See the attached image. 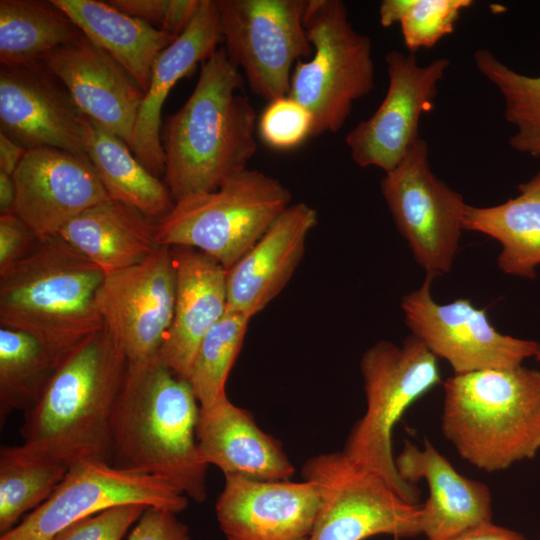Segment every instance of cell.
Wrapping results in <instances>:
<instances>
[{"label": "cell", "mask_w": 540, "mask_h": 540, "mask_svg": "<svg viewBox=\"0 0 540 540\" xmlns=\"http://www.w3.org/2000/svg\"><path fill=\"white\" fill-rule=\"evenodd\" d=\"M200 405L187 379L157 355L128 361L111 417V465L161 478L186 497H207L196 437Z\"/></svg>", "instance_id": "cell-1"}, {"label": "cell", "mask_w": 540, "mask_h": 540, "mask_svg": "<svg viewBox=\"0 0 540 540\" xmlns=\"http://www.w3.org/2000/svg\"><path fill=\"white\" fill-rule=\"evenodd\" d=\"M244 81L225 48H217L201 63L189 98L166 119L164 182L174 202L217 189L256 153V113L242 93Z\"/></svg>", "instance_id": "cell-2"}, {"label": "cell", "mask_w": 540, "mask_h": 540, "mask_svg": "<svg viewBox=\"0 0 540 540\" xmlns=\"http://www.w3.org/2000/svg\"><path fill=\"white\" fill-rule=\"evenodd\" d=\"M128 359L103 328L59 362L37 403L24 412L27 446L69 467L85 461L111 464V417Z\"/></svg>", "instance_id": "cell-3"}, {"label": "cell", "mask_w": 540, "mask_h": 540, "mask_svg": "<svg viewBox=\"0 0 540 540\" xmlns=\"http://www.w3.org/2000/svg\"><path fill=\"white\" fill-rule=\"evenodd\" d=\"M105 272L59 235L0 274L1 327L38 339L59 357L103 328L96 297Z\"/></svg>", "instance_id": "cell-4"}, {"label": "cell", "mask_w": 540, "mask_h": 540, "mask_svg": "<svg viewBox=\"0 0 540 540\" xmlns=\"http://www.w3.org/2000/svg\"><path fill=\"white\" fill-rule=\"evenodd\" d=\"M441 429L459 455L499 472L540 450V371L523 365L454 374L444 383Z\"/></svg>", "instance_id": "cell-5"}, {"label": "cell", "mask_w": 540, "mask_h": 540, "mask_svg": "<svg viewBox=\"0 0 540 540\" xmlns=\"http://www.w3.org/2000/svg\"><path fill=\"white\" fill-rule=\"evenodd\" d=\"M360 368L366 411L351 429L342 452L384 479L402 499L419 504V488L404 481L396 469L392 434L407 409L441 382L438 359L410 335L401 346L376 342L363 354Z\"/></svg>", "instance_id": "cell-6"}, {"label": "cell", "mask_w": 540, "mask_h": 540, "mask_svg": "<svg viewBox=\"0 0 540 540\" xmlns=\"http://www.w3.org/2000/svg\"><path fill=\"white\" fill-rule=\"evenodd\" d=\"M290 202L291 193L279 180L246 168L215 190L176 201L157 221L156 241L161 246L197 249L229 270Z\"/></svg>", "instance_id": "cell-7"}, {"label": "cell", "mask_w": 540, "mask_h": 540, "mask_svg": "<svg viewBox=\"0 0 540 540\" xmlns=\"http://www.w3.org/2000/svg\"><path fill=\"white\" fill-rule=\"evenodd\" d=\"M304 27L313 47L294 66L288 96L312 115V136L336 133L355 101L375 87L372 44L358 32L340 0H307Z\"/></svg>", "instance_id": "cell-8"}, {"label": "cell", "mask_w": 540, "mask_h": 540, "mask_svg": "<svg viewBox=\"0 0 540 540\" xmlns=\"http://www.w3.org/2000/svg\"><path fill=\"white\" fill-rule=\"evenodd\" d=\"M303 476L316 484L320 496L310 540L421 534V505L402 499L384 479L357 466L342 451L312 457L304 464Z\"/></svg>", "instance_id": "cell-9"}, {"label": "cell", "mask_w": 540, "mask_h": 540, "mask_svg": "<svg viewBox=\"0 0 540 540\" xmlns=\"http://www.w3.org/2000/svg\"><path fill=\"white\" fill-rule=\"evenodd\" d=\"M225 50L251 91L287 96L295 64L313 54L304 27L307 0H216Z\"/></svg>", "instance_id": "cell-10"}, {"label": "cell", "mask_w": 540, "mask_h": 540, "mask_svg": "<svg viewBox=\"0 0 540 540\" xmlns=\"http://www.w3.org/2000/svg\"><path fill=\"white\" fill-rule=\"evenodd\" d=\"M420 137L403 160L385 173L381 192L415 261L435 278L448 273L457 254L468 204L431 170Z\"/></svg>", "instance_id": "cell-11"}, {"label": "cell", "mask_w": 540, "mask_h": 540, "mask_svg": "<svg viewBox=\"0 0 540 540\" xmlns=\"http://www.w3.org/2000/svg\"><path fill=\"white\" fill-rule=\"evenodd\" d=\"M433 279L426 276L419 288L402 298L401 307L411 335L437 359L447 361L454 374L512 369L536 356L540 343L499 332L486 310L469 299L437 303L431 293Z\"/></svg>", "instance_id": "cell-12"}, {"label": "cell", "mask_w": 540, "mask_h": 540, "mask_svg": "<svg viewBox=\"0 0 540 540\" xmlns=\"http://www.w3.org/2000/svg\"><path fill=\"white\" fill-rule=\"evenodd\" d=\"M124 504L183 511L188 497L167 481L85 460L72 465L51 496L0 540H53L72 523Z\"/></svg>", "instance_id": "cell-13"}, {"label": "cell", "mask_w": 540, "mask_h": 540, "mask_svg": "<svg viewBox=\"0 0 540 540\" xmlns=\"http://www.w3.org/2000/svg\"><path fill=\"white\" fill-rule=\"evenodd\" d=\"M388 87L376 111L350 130L345 142L352 160L362 168L393 170L421 137L422 115L433 109L448 58L418 64L415 54L397 50L385 57Z\"/></svg>", "instance_id": "cell-14"}, {"label": "cell", "mask_w": 540, "mask_h": 540, "mask_svg": "<svg viewBox=\"0 0 540 540\" xmlns=\"http://www.w3.org/2000/svg\"><path fill=\"white\" fill-rule=\"evenodd\" d=\"M175 297L176 269L168 246L159 245L137 265L105 274L97 307L128 361L158 354L171 326Z\"/></svg>", "instance_id": "cell-15"}, {"label": "cell", "mask_w": 540, "mask_h": 540, "mask_svg": "<svg viewBox=\"0 0 540 540\" xmlns=\"http://www.w3.org/2000/svg\"><path fill=\"white\" fill-rule=\"evenodd\" d=\"M85 115L40 61L0 69V130L23 148L85 154Z\"/></svg>", "instance_id": "cell-16"}, {"label": "cell", "mask_w": 540, "mask_h": 540, "mask_svg": "<svg viewBox=\"0 0 540 540\" xmlns=\"http://www.w3.org/2000/svg\"><path fill=\"white\" fill-rule=\"evenodd\" d=\"M12 176L13 213L39 239L57 235L83 211L110 199L87 156L56 148L28 150Z\"/></svg>", "instance_id": "cell-17"}, {"label": "cell", "mask_w": 540, "mask_h": 540, "mask_svg": "<svg viewBox=\"0 0 540 540\" xmlns=\"http://www.w3.org/2000/svg\"><path fill=\"white\" fill-rule=\"evenodd\" d=\"M320 505L316 484L226 475L216 503L227 540H310Z\"/></svg>", "instance_id": "cell-18"}, {"label": "cell", "mask_w": 540, "mask_h": 540, "mask_svg": "<svg viewBox=\"0 0 540 540\" xmlns=\"http://www.w3.org/2000/svg\"><path fill=\"white\" fill-rule=\"evenodd\" d=\"M67 88L82 113L129 147L144 92L110 54L86 36L40 58Z\"/></svg>", "instance_id": "cell-19"}, {"label": "cell", "mask_w": 540, "mask_h": 540, "mask_svg": "<svg viewBox=\"0 0 540 540\" xmlns=\"http://www.w3.org/2000/svg\"><path fill=\"white\" fill-rule=\"evenodd\" d=\"M318 213L299 202L288 206L258 242L227 270V309L250 318L287 285L303 256Z\"/></svg>", "instance_id": "cell-20"}, {"label": "cell", "mask_w": 540, "mask_h": 540, "mask_svg": "<svg viewBox=\"0 0 540 540\" xmlns=\"http://www.w3.org/2000/svg\"><path fill=\"white\" fill-rule=\"evenodd\" d=\"M395 465L404 481L427 482L429 496L420 506V530L427 540H444L492 522L488 486L460 474L429 440H424L422 449L405 440Z\"/></svg>", "instance_id": "cell-21"}, {"label": "cell", "mask_w": 540, "mask_h": 540, "mask_svg": "<svg viewBox=\"0 0 540 540\" xmlns=\"http://www.w3.org/2000/svg\"><path fill=\"white\" fill-rule=\"evenodd\" d=\"M222 40L216 0H200L185 31L165 48L152 66L148 89L138 111L130 149L155 176H164L161 111L175 84L205 61Z\"/></svg>", "instance_id": "cell-22"}, {"label": "cell", "mask_w": 540, "mask_h": 540, "mask_svg": "<svg viewBox=\"0 0 540 540\" xmlns=\"http://www.w3.org/2000/svg\"><path fill=\"white\" fill-rule=\"evenodd\" d=\"M170 248L176 269V297L171 326L158 356L186 379L201 340L227 310V270L197 249Z\"/></svg>", "instance_id": "cell-23"}, {"label": "cell", "mask_w": 540, "mask_h": 540, "mask_svg": "<svg viewBox=\"0 0 540 540\" xmlns=\"http://www.w3.org/2000/svg\"><path fill=\"white\" fill-rule=\"evenodd\" d=\"M196 437L204 461L225 476L283 481L295 472L280 442L263 432L252 414L234 405L226 394L200 407Z\"/></svg>", "instance_id": "cell-24"}, {"label": "cell", "mask_w": 540, "mask_h": 540, "mask_svg": "<svg viewBox=\"0 0 540 540\" xmlns=\"http://www.w3.org/2000/svg\"><path fill=\"white\" fill-rule=\"evenodd\" d=\"M156 223L108 199L73 218L57 235L108 274L143 262L159 246Z\"/></svg>", "instance_id": "cell-25"}, {"label": "cell", "mask_w": 540, "mask_h": 540, "mask_svg": "<svg viewBox=\"0 0 540 540\" xmlns=\"http://www.w3.org/2000/svg\"><path fill=\"white\" fill-rule=\"evenodd\" d=\"M52 1L74 21L84 36L122 65L144 93L147 91L155 59L176 38L108 2Z\"/></svg>", "instance_id": "cell-26"}, {"label": "cell", "mask_w": 540, "mask_h": 540, "mask_svg": "<svg viewBox=\"0 0 540 540\" xmlns=\"http://www.w3.org/2000/svg\"><path fill=\"white\" fill-rule=\"evenodd\" d=\"M519 193L506 202L488 206L468 205L463 229L487 235L501 245L497 258L506 275L535 279L540 265V168L518 186Z\"/></svg>", "instance_id": "cell-27"}, {"label": "cell", "mask_w": 540, "mask_h": 540, "mask_svg": "<svg viewBox=\"0 0 540 540\" xmlns=\"http://www.w3.org/2000/svg\"><path fill=\"white\" fill-rule=\"evenodd\" d=\"M85 154L110 199L158 221L174 206L171 193L119 137L85 116Z\"/></svg>", "instance_id": "cell-28"}, {"label": "cell", "mask_w": 540, "mask_h": 540, "mask_svg": "<svg viewBox=\"0 0 540 540\" xmlns=\"http://www.w3.org/2000/svg\"><path fill=\"white\" fill-rule=\"evenodd\" d=\"M83 36L52 0L0 1L1 67L26 65Z\"/></svg>", "instance_id": "cell-29"}, {"label": "cell", "mask_w": 540, "mask_h": 540, "mask_svg": "<svg viewBox=\"0 0 540 540\" xmlns=\"http://www.w3.org/2000/svg\"><path fill=\"white\" fill-rule=\"evenodd\" d=\"M69 466L26 444L0 450V533L44 503L66 476Z\"/></svg>", "instance_id": "cell-30"}, {"label": "cell", "mask_w": 540, "mask_h": 540, "mask_svg": "<svg viewBox=\"0 0 540 540\" xmlns=\"http://www.w3.org/2000/svg\"><path fill=\"white\" fill-rule=\"evenodd\" d=\"M62 358L28 333L0 328L1 422L37 403Z\"/></svg>", "instance_id": "cell-31"}, {"label": "cell", "mask_w": 540, "mask_h": 540, "mask_svg": "<svg viewBox=\"0 0 540 540\" xmlns=\"http://www.w3.org/2000/svg\"><path fill=\"white\" fill-rule=\"evenodd\" d=\"M474 63L502 96L504 117L514 127L509 138L511 148L540 157V75L520 73L488 49L476 50Z\"/></svg>", "instance_id": "cell-32"}, {"label": "cell", "mask_w": 540, "mask_h": 540, "mask_svg": "<svg viewBox=\"0 0 540 540\" xmlns=\"http://www.w3.org/2000/svg\"><path fill=\"white\" fill-rule=\"evenodd\" d=\"M250 319L227 309L201 340L186 378L200 407H207L226 394V380L241 349Z\"/></svg>", "instance_id": "cell-33"}, {"label": "cell", "mask_w": 540, "mask_h": 540, "mask_svg": "<svg viewBox=\"0 0 540 540\" xmlns=\"http://www.w3.org/2000/svg\"><path fill=\"white\" fill-rule=\"evenodd\" d=\"M472 0H383L379 20L384 28L398 23L409 53L434 47L454 32L461 12Z\"/></svg>", "instance_id": "cell-34"}, {"label": "cell", "mask_w": 540, "mask_h": 540, "mask_svg": "<svg viewBox=\"0 0 540 540\" xmlns=\"http://www.w3.org/2000/svg\"><path fill=\"white\" fill-rule=\"evenodd\" d=\"M312 130L311 113L288 95L270 101L258 122L262 141L277 150L299 146L312 136Z\"/></svg>", "instance_id": "cell-35"}, {"label": "cell", "mask_w": 540, "mask_h": 540, "mask_svg": "<svg viewBox=\"0 0 540 540\" xmlns=\"http://www.w3.org/2000/svg\"><path fill=\"white\" fill-rule=\"evenodd\" d=\"M147 508L143 504L111 507L72 523L53 540H122Z\"/></svg>", "instance_id": "cell-36"}, {"label": "cell", "mask_w": 540, "mask_h": 540, "mask_svg": "<svg viewBox=\"0 0 540 540\" xmlns=\"http://www.w3.org/2000/svg\"><path fill=\"white\" fill-rule=\"evenodd\" d=\"M118 10L141 19L155 22L174 38L179 37L192 21L200 0H110Z\"/></svg>", "instance_id": "cell-37"}, {"label": "cell", "mask_w": 540, "mask_h": 540, "mask_svg": "<svg viewBox=\"0 0 540 540\" xmlns=\"http://www.w3.org/2000/svg\"><path fill=\"white\" fill-rule=\"evenodd\" d=\"M40 239L14 213L0 215V274L28 255Z\"/></svg>", "instance_id": "cell-38"}, {"label": "cell", "mask_w": 540, "mask_h": 540, "mask_svg": "<svg viewBox=\"0 0 540 540\" xmlns=\"http://www.w3.org/2000/svg\"><path fill=\"white\" fill-rule=\"evenodd\" d=\"M128 540H190L189 528L176 513L148 507L136 522Z\"/></svg>", "instance_id": "cell-39"}, {"label": "cell", "mask_w": 540, "mask_h": 540, "mask_svg": "<svg viewBox=\"0 0 540 540\" xmlns=\"http://www.w3.org/2000/svg\"><path fill=\"white\" fill-rule=\"evenodd\" d=\"M444 540H526L525 537L512 529L493 524L483 523L466 529Z\"/></svg>", "instance_id": "cell-40"}, {"label": "cell", "mask_w": 540, "mask_h": 540, "mask_svg": "<svg viewBox=\"0 0 540 540\" xmlns=\"http://www.w3.org/2000/svg\"><path fill=\"white\" fill-rule=\"evenodd\" d=\"M27 151L0 132V171L13 175Z\"/></svg>", "instance_id": "cell-41"}, {"label": "cell", "mask_w": 540, "mask_h": 540, "mask_svg": "<svg viewBox=\"0 0 540 540\" xmlns=\"http://www.w3.org/2000/svg\"><path fill=\"white\" fill-rule=\"evenodd\" d=\"M16 201V188L13 176L0 171V215L13 213Z\"/></svg>", "instance_id": "cell-42"}, {"label": "cell", "mask_w": 540, "mask_h": 540, "mask_svg": "<svg viewBox=\"0 0 540 540\" xmlns=\"http://www.w3.org/2000/svg\"><path fill=\"white\" fill-rule=\"evenodd\" d=\"M535 359L540 362V350L536 354Z\"/></svg>", "instance_id": "cell-43"}]
</instances>
